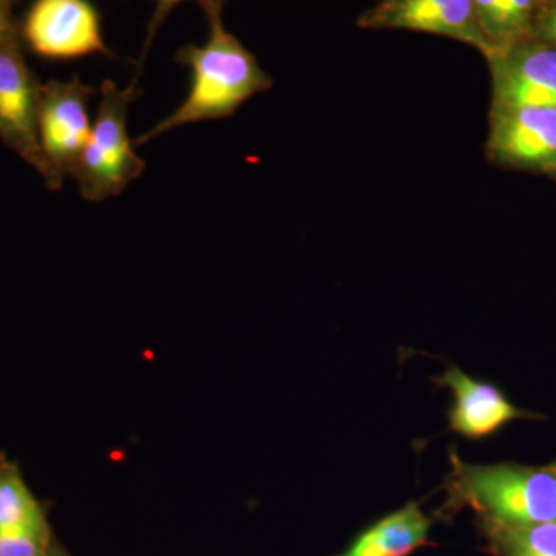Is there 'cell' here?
Segmentation results:
<instances>
[{
	"mask_svg": "<svg viewBox=\"0 0 556 556\" xmlns=\"http://www.w3.org/2000/svg\"><path fill=\"white\" fill-rule=\"evenodd\" d=\"M207 22L206 42L186 46L177 54L179 64L190 70L188 98L169 116L139 135L135 139L137 148L178 127L229 118L252 97L273 89V78L239 38L226 30L222 17Z\"/></svg>",
	"mask_w": 556,
	"mask_h": 556,
	"instance_id": "6da1fadb",
	"label": "cell"
},
{
	"mask_svg": "<svg viewBox=\"0 0 556 556\" xmlns=\"http://www.w3.org/2000/svg\"><path fill=\"white\" fill-rule=\"evenodd\" d=\"M445 514L468 507L478 519L506 526L556 522V470L503 463L467 464L453 453Z\"/></svg>",
	"mask_w": 556,
	"mask_h": 556,
	"instance_id": "7a4b0ae2",
	"label": "cell"
},
{
	"mask_svg": "<svg viewBox=\"0 0 556 556\" xmlns=\"http://www.w3.org/2000/svg\"><path fill=\"white\" fill-rule=\"evenodd\" d=\"M137 97V80L126 89L110 79L101 84L97 119L72 175L84 200L101 203L118 197L144 174L146 163L135 152L137 146L127 126Z\"/></svg>",
	"mask_w": 556,
	"mask_h": 556,
	"instance_id": "3957f363",
	"label": "cell"
},
{
	"mask_svg": "<svg viewBox=\"0 0 556 556\" xmlns=\"http://www.w3.org/2000/svg\"><path fill=\"white\" fill-rule=\"evenodd\" d=\"M93 94V87L78 76L40 86L38 134L47 166L43 182L50 190H60L78 166L93 126L89 115Z\"/></svg>",
	"mask_w": 556,
	"mask_h": 556,
	"instance_id": "277c9868",
	"label": "cell"
},
{
	"mask_svg": "<svg viewBox=\"0 0 556 556\" xmlns=\"http://www.w3.org/2000/svg\"><path fill=\"white\" fill-rule=\"evenodd\" d=\"M40 86L25 61L22 33L0 39V139L43 179L47 166L38 134Z\"/></svg>",
	"mask_w": 556,
	"mask_h": 556,
	"instance_id": "5b68a950",
	"label": "cell"
},
{
	"mask_svg": "<svg viewBox=\"0 0 556 556\" xmlns=\"http://www.w3.org/2000/svg\"><path fill=\"white\" fill-rule=\"evenodd\" d=\"M486 159L506 169L556 178V109L490 108Z\"/></svg>",
	"mask_w": 556,
	"mask_h": 556,
	"instance_id": "8992f818",
	"label": "cell"
},
{
	"mask_svg": "<svg viewBox=\"0 0 556 556\" xmlns=\"http://www.w3.org/2000/svg\"><path fill=\"white\" fill-rule=\"evenodd\" d=\"M21 33L28 47L47 60L112 56L102 36L100 13L89 0H36Z\"/></svg>",
	"mask_w": 556,
	"mask_h": 556,
	"instance_id": "52a82bcc",
	"label": "cell"
},
{
	"mask_svg": "<svg viewBox=\"0 0 556 556\" xmlns=\"http://www.w3.org/2000/svg\"><path fill=\"white\" fill-rule=\"evenodd\" d=\"M492 108H555L556 47L529 38L486 58Z\"/></svg>",
	"mask_w": 556,
	"mask_h": 556,
	"instance_id": "ba28073f",
	"label": "cell"
},
{
	"mask_svg": "<svg viewBox=\"0 0 556 556\" xmlns=\"http://www.w3.org/2000/svg\"><path fill=\"white\" fill-rule=\"evenodd\" d=\"M364 30H405L441 36L466 43L489 56L479 30L473 0H378L358 17Z\"/></svg>",
	"mask_w": 556,
	"mask_h": 556,
	"instance_id": "9c48e42d",
	"label": "cell"
},
{
	"mask_svg": "<svg viewBox=\"0 0 556 556\" xmlns=\"http://www.w3.org/2000/svg\"><path fill=\"white\" fill-rule=\"evenodd\" d=\"M433 380L452 391L453 404L447 417L450 428L459 437L479 441L514 420L533 417L532 413L511 404L500 388L470 378L463 369L448 367Z\"/></svg>",
	"mask_w": 556,
	"mask_h": 556,
	"instance_id": "30bf717a",
	"label": "cell"
},
{
	"mask_svg": "<svg viewBox=\"0 0 556 556\" xmlns=\"http://www.w3.org/2000/svg\"><path fill=\"white\" fill-rule=\"evenodd\" d=\"M433 517L424 514L417 501L372 522L340 554L334 556H409L419 548L431 546Z\"/></svg>",
	"mask_w": 556,
	"mask_h": 556,
	"instance_id": "8fae6325",
	"label": "cell"
},
{
	"mask_svg": "<svg viewBox=\"0 0 556 556\" xmlns=\"http://www.w3.org/2000/svg\"><path fill=\"white\" fill-rule=\"evenodd\" d=\"M546 2L547 0H473L479 30L489 46V56L521 40L533 38L538 17Z\"/></svg>",
	"mask_w": 556,
	"mask_h": 556,
	"instance_id": "7c38bea8",
	"label": "cell"
},
{
	"mask_svg": "<svg viewBox=\"0 0 556 556\" xmlns=\"http://www.w3.org/2000/svg\"><path fill=\"white\" fill-rule=\"evenodd\" d=\"M492 556H556V522L506 526L478 519Z\"/></svg>",
	"mask_w": 556,
	"mask_h": 556,
	"instance_id": "4fadbf2b",
	"label": "cell"
},
{
	"mask_svg": "<svg viewBox=\"0 0 556 556\" xmlns=\"http://www.w3.org/2000/svg\"><path fill=\"white\" fill-rule=\"evenodd\" d=\"M47 521L42 508L16 470L0 473V530Z\"/></svg>",
	"mask_w": 556,
	"mask_h": 556,
	"instance_id": "5bb4252c",
	"label": "cell"
},
{
	"mask_svg": "<svg viewBox=\"0 0 556 556\" xmlns=\"http://www.w3.org/2000/svg\"><path fill=\"white\" fill-rule=\"evenodd\" d=\"M50 529L47 521L0 530V556H46Z\"/></svg>",
	"mask_w": 556,
	"mask_h": 556,
	"instance_id": "9a60e30c",
	"label": "cell"
},
{
	"mask_svg": "<svg viewBox=\"0 0 556 556\" xmlns=\"http://www.w3.org/2000/svg\"><path fill=\"white\" fill-rule=\"evenodd\" d=\"M156 3L155 14H153L152 22H150L148 43H146L144 54L150 47V42L155 38V33L161 27L166 17L169 16L172 10L181 2H188V0H153ZM200 3L201 9L206 13L207 21L214 20V17H222L223 0H195Z\"/></svg>",
	"mask_w": 556,
	"mask_h": 556,
	"instance_id": "2e32d148",
	"label": "cell"
},
{
	"mask_svg": "<svg viewBox=\"0 0 556 556\" xmlns=\"http://www.w3.org/2000/svg\"><path fill=\"white\" fill-rule=\"evenodd\" d=\"M533 38L556 47V0H547L536 21Z\"/></svg>",
	"mask_w": 556,
	"mask_h": 556,
	"instance_id": "e0dca14e",
	"label": "cell"
},
{
	"mask_svg": "<svg viewBox=\"0 0 556 556\" xmlns=\"http://www.w3.org/2000/svg\"><path fill=\"white\" fill-rule=\"evenodd\" d=\"M17 0H0V39L20 33V25L14 21L13 11Z\"/></svg>",
	"mask_w": 556,
	"mask_h": 556,
	"instance_id": "ac0fdd59",
	"label": "cell"
},
{
	"mask_svg": "<svg viewBox=\"0 0 556 556\" xmlns=\"http://www.w3.org/2000/svg\"><path fill=\"white\" fill-rule=\"evenodd\" d=\"M46 556H64V555H61V554H47Z\"/></svg>",
	"mask_w": 556,
	"mask_h": 556,
	"instance_id": "d6986e66",
	"label": "cell"
},
{
	"mask_svg": "<svg viewBox=\"0 0 556 556\" xmlns=\"http://www.w3.org/2000/svg\"><path fill=\"white\" fill-rule=\"evenodd\" d=\"M555 470H556V467H555Z\"/></svg>",
	"mask_w": 556,
	"mask_h": 556,
	"instance_id": "ffe728a7",
	"label": "cell"
}]
</instances>
